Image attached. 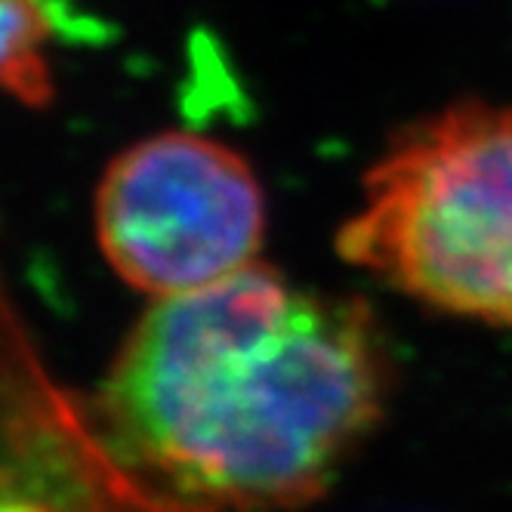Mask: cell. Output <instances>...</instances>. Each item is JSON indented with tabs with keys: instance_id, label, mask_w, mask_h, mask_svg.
<instances>
[{
	"instance_id": "cell-3",
	"label": "cell",
	"mask_w": 512,
	"mask_h": 512,
	"mask_svg": "<svg viewBox=\"0 0 512 512\" xmlns=\"http://www.w3.org/2000/svg\"><path fill=\"white\" fill-rule=\"evenodd\" d=\"M96 238L121 281L170 300L260 263L266 198L253 167L226 142L167 130L105 167Z\"/></svg>"
},
{
	"instance_id": "cell-4",
	"label": "cell",
	"mask_w": 512,
	"mask_h": 512,
	"mask_svg": "<svg viewBox=\"0 0 512 512\" xmlns=\"http://www.w3.org/2000/svg\"><path fill=\"white\" fill-rule=\"evenodd\" d=\"M56 0H4V84L25 105L50 99L47 44Z\"/></svg>"
},
{
	"instance_id": "cell-2",
	"label": "cell",
	"mask_w": 512,
	"mask_h": 512,
	"mask_svg": "<svg viewBox=\"0 0 512 512\" xmlns=\"http://www.w3.org/2000/svg\"><path fill=\"white\" fill-rule=\"evenodd\" d=\"M337 250L414 303L512 327V105L466 99L395 133Z\"/></svg>"
},
{
	"instance_id": "cell-1",
	"label": "cell",
	"mask_w": 512,
	"mask_h": 512,
	"mask_svg": "<svg viewBox=\"0 0 512 512\" xmlns=\"http://www.w3.org/2000/svg\"><path fill=\"white\" fill-rule=\"evenodd\" d=\"M392 355L377 315L253 263L152 300L96 398L102 442L210 512L318 500L380 426Z\"/></svg>"
}]
</instances>
